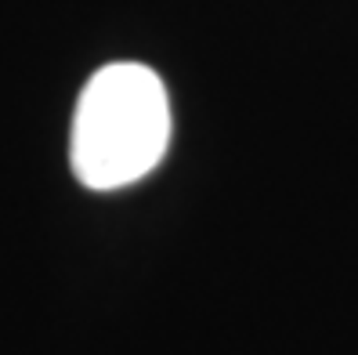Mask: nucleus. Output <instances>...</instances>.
<instances>
[{
    "mask_svg": "<svg viewBox=\"0 0 358 355\" xmlns=\"http://www.w3.org/2000/svg\"><path fill=\"white\" fill-rule=\"evenodd\" d=\"M171 145V98L163 80L138 62L101 66L80 91L69 163L94 193L123 189L156 171Z\"/></svg>",
    "mask_w": 358,
    "mask_h": 355,
    "instance_id": "obj_1",
    "label": "nucleus"
}]
</instances>
